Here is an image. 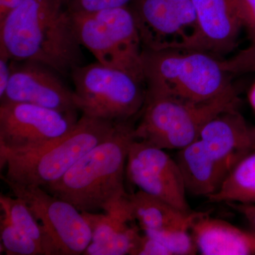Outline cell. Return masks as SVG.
I'll use <instances>...</instances> for the list:
<instances>
[{"label":"cell","instance_id":"cell-1","mask_svg":"<svg viewBox=\"0 0 255 255\" xmlns=\"http://www.w3.org/2000/svg\"><path fill=\"white\" fill-rule=\"evenodd\" d=\"M73 15L60 0H23L0 22V51L16 61L38 62L70 75L82 65Z\"/></svg>","mask_w":255,"mask_h":255},{"label":"cell","instance_id":"cell-2","mask_svg":"<svg viewBox=\"0 0 255 255\" xmlns=\"http://www.w3.org/2000/svg\"><path fill=\"white\" fill-rule=\"evenodd\" d=\"M134 128L117 124L106 140L79 159L63 177L43 187L82 213L110 211L126 197L124 175Z\"/></svg>","mask_w":255,"mask_h":255},{"label":"cell","instance_id":"cell-3","mask_svg":"<svg viewBox=\"0 0 255 255\" xmlns=\"http://www.w3.org/2000/svg\"><path fill=\"white\" fill-rule=\"evenodd\" d=\"M142 61L147 95L203 103L233 87L221 60L205 52L143 48Z\"/></svg>","mask_w":255,"mask_h":255},{"label":"cell","instance_id":"cell-4","mask_svg":"<svg viewBox=\"0 0 255 255\" xmlns=\"http://www.w3.org/2000/svg\"><path fill=\"white\" fill-rule=\"evenodd\" d=\"M117 124L82 114L73 130L58 140L23 153L0 154L1 168L6 167L1 179L21 185L46 187L110 136Z\"/></svg>","mask_w":255,"mask_h":255},{"label":"cell","instance_id":"cell-5","mask_svg":"<svg viewBox=\"0 0 255 255\" xmlns=\"http://www.w3.org/2000/svg\"><path fill=\"white\" fill-rule=\"evenodd\" d=\"M238 102L233 87L203 103L146 94L141 119L134 128V136L135 140L164 150H179L199 139L201 130L211 119L225 111L237 108Z\"/></svg>","mask_w":255,"mask_h":255},{"label":"cell","instance_id":"cell-6","mask_svg":"<svg viewBox=\"0 0 255 255\" xmlns=\"http://www.w3.org/2000/svg\"><path fill=\"white\" fill-rule=\"evenodd\" d=\"M71 14L80 43L99 63L127 72L145 83L143 45L130 5Z\"/></svg>","mask_w":255,"mask_h":255},{"label":"cell","instance_id":"cell-7","mask_svg":"<svg viewBox=\"0 0 255 255\" xmlns=\"http://www.w3.org/2000/svg\"><path fill=\"white\" fill-rule=\"evenodd\" d=\"M70 75L78 110L84 115L122 123L145 105V83L123 70L97 61L80 65Z\"/></svg>","mask_w":255,"mask_h":255},{"label":"cell","instance_id":"cell-8","mask_svg":"<svg viewBox=\"0 0 255 255\" xmlns=\"http://www.w3.org/2000/svg\"><path fill=\"white\" fill-rule=\"evenodd\" d=\"M77 112L21 102L0 104V154L23 153L58 140L78 123Z\"/></svg>","mask_w":255,"mask_h":255},{"label":"cell","instance_id":"cell-9","mask_svg":"<svg viewBox=\"0 0 255 255\" xmlns=\"http://www.w3.org/2000/svg\"><path fill=\"white\" fill-rule=\"evenodd\" d=\"M2 180L14 196L27 204L50 235L60 255L84 254L92 243V236L82 212L43 187Z\"/></svg>","mask_w":255,"mask_h":255},{"label":"cell","instance_id":"cell-10","mask_svg":"<svg viewBox=\"0 0 255 255\" xmlns=\"http://www.w3.org/2000/svg\"><path fill=\"white\" fill-rule=\"evenodd\" d=\"M130 6L144 48L182 49L195 34L192 0H133Z\"/></svg>","mask_w":255,"mask_h":255},{"label":"cell","instance_id":"cell-11","mask_svg":"<svg viewBox=\"0 0 255 255\" xmlns=\"http://www.w3.org/2000/svg\"><path fill=\"white\" fill-rule=\"evenodd\" d=\"M127 174L139 190L156 196L184 212H191L180 169L177 161L164 149L134 140L128 155Z\"/></svg>","mask_w":255,"mask_h":255},{"label":"cell","instance_id":"cell-12","mask_svg":"<svg viewBox=\"0 0 255 255\" xmlns=\"http://www.w3.org/2000/svg\"><path fill=\"white\" fill-rule=\"evenodd\" d=\"M61 75L38 62L11 61V76L1 102H21L41 106L61 112H77L74 90Z\"/></svg>","mask_w":255,"mask_h":255},{"label":"cell","instance_id":"cell-13","mask_svg":"<svg viewBox=\"0 0 255 255\" xmlns=\"http://www.w3.org/2000/svg\"><path fill=\"white\" fill-rule=\"evenodd\" d=\"M196 31L185 49L223 55L236 46L243 25L235 0H192Z\"/></svg>","mask_w":255,"mask_h":255},{"label":"cell","instance_id":"cell-14","mask_svg":"<svg viewBox=\"0 0 255 255\" xmlns=\"http://www.w3.org/2000/svg\"><path fill=\"white\" fill-rule=\"evenodd\" d=\"M199 139L215 158L233 168L255 150V128L250 127L237 108L225 111L211 119Z\"/></svg>","mask_w":255,"mask_h":255},{"label":"cell","instance_id":"cell-15","mask_svg":"<svg viewBox=\"0 0 255 255\" xmlns=\"http://www.w3.org/2000/svg\"><path fill=\"white\" fill-rule=\"evenodd\" d=\"M176 161L187 192L207 199L219 190L232 169L215 158L199 138L179 149Z\"/></svg>","mask_w":255,"mask_h":255},{"label":"cell","instance_id":"cell-16","mask_svg":"<svg viewBox=\"0 0 255 255\" xmlns=\"http://www.w3.org/2000/svg\"><path fill=\"white\" fill-rule=\"evenodd\" d=\"M198 251L204 255H255V232L245 231L203 213L191 228Z\"/></svg>","mask_w":255,"mask_h":255},{"label":"cell","instance_id":"cell-17","mask_svg":"<svg viewBox=\"0 0 255 255\" xmlns=\"http://www.w3.org/2000/svg\"><path fill=\"white\" fill-rule=\"evenodd\" d=\"M134 219L142 231L183 228L191 230L203 212H184L159 198L138 190L128 194Z\"/></svg>","mask_w":255,"mask_h":255},{"label":"cell","instance_id":"cell-18","mask_svg":"<svg viewBox=\"0 0 255 255\" xmlns=\"http://www.w3.org/2000/svg\"><path fill=\"white\" fill-rule=\"evenodd\" d=\"M208 199L214 203L255 204V150L233 167L219 190Z\"/></svg>","mask_w":255,"mask_h":255},{"label":"cell","instance_id":"cell-19","mask_svg":"<svg viewBox=\"0 0 255 255\" xmlns=\"http://www.w3.org/2000/svg\"><path fill=\"white\" fill-rule=\"evenodd\" d=\"M0 204L7 210L14 226L42 247L46 255H60L53 240L27 204L20 199L1 196Z\"/></svg>","mask_w":255,"mask_h":255},{"label":"cell","instance_id":"cell-20","mask_svg":"<svg viewBox=\"0 0 255 255\" xmlns=\"http://www.w3.org/2000/svg\"><path fill=\"white\" fill-rule=\"evenodd\" d=\"M0 236L1 248L7 255H46V252L36 242L28 237L16 228L7 210L1 206Z\"/></svg>","mask_w":255,"mask_h":255},{"label":"cell","instance_id":"cell-21","mask_svg":"<svg viewBox=\"0 0 255 255\" xmlns=\"http://www.w3.org/2000/svg\"><path fill=\"white\" fill-rule=\"evenodd\" d=\"M141 236L138 228L130 225L105 241L92 242L83 255H135Z\"/></svg>","mask_w":255,"mask_h":255},{"label":"cell","instance_id":"cell-22","mask_svg":"<svg viewBox=\"0 0 255 255\" xmlns=\"http://www.w3.org/2000/svg\"><path fill=\"white\" fill-rule=\"evenodd\" d=\"M189 230L175 228L143 232L159 241L170 255H196L199 251L194 238L189 234Z\"/></svg>","mask_w":255,"mask_h":255},{"label":"cell","instance_id":"cell-23","mask_svg":"<svg viewBox=\"0 0 255 255\" xmlns=\"http://www.w3.org/2000/svg\"><path fill=\"white\" fill-rule=\"evenodd\" d=\"M221 64L229 74L255 73V43H251L232 58L221 60Z\"/></svg>","mask_w":255,"mask_h":255},{"label":"cell","instance_id":"cell-24","mask_svg":"<svg viewBox=\"0 0 255 255\" xmlns=\"http://www.w3.org/2000/svg\"><path fill=\"white\" fill-rule=\"evenodd\" d=\"M133 0H70L67 9L70 13H92L128 6Z\"/></svg>","mask_w":255,"mask_h":255},{"label":"cell","instance_id":"cell-25","mask_svg":"<svg viewBox=\"0 0 255 255\" xmlns=\"http://www.w3.org/2000/svg\"><path fill=\"white\" fill-rule=\"evenodd\" d=\"M238 16L251 43H255V0H235Z\"/></svg>","mask_w":255,"mask_h":255},{"label":"cell","instance_id":"cell-26","mask_svg":"<svg viewBox=\"0 0 255 255\" xmlns=\"http://www.w3.org/2000/svg\"><path fill=\"white\" fill-rule=\"evenodd\" d=\"M135 255H170L168 251L159 241L147 236L142 235Z\"/></svg>","mask_w":255,"mask_h":255},{"label":"cell","instance_id":"cell-27","mask_svg":"<svg viewBox=\"0 0 255 255\" xmlns=\"http://www.w3.org/2000/svg\"><path fill=\"white\" fill-rule=\"evenodd\" d=\"M11 61L9 56L0 51V98L4 95L11 76Z\"/></svg>","mask_w":255,"mask_h":255},{"label":"cell","instance_id":"cell-28","mask_svg":"<svg viewBox=\"0 0 255 255\" xmlns=\"http://www.w3.org/2000/svg\"><path fill=\"white\" fill-rule=\"evenodd\" d=\"M227 204L230 207H232L246 218L255 232V204H241V203H227Z\"/></svg>","mask_w":255,"mask_h":255},{"label":"cell","instance_id":"cell-29","mask_svg":"<svg viewBox=\"0 0 255 255\" xmlns=\"http://www.w3.org/2000/svg\"><path fill=\"white\" fill-rule=\"evenodd\" d=\"M23 0H0V22L23 2Z\"/></svg>","mask_w":255,"mask_h":255},{"label":"cell","instance_id":"cell-30","mask_svg":"<svg viewBox=\"0 0 255 255\" xmlns=\"http://www.w3.org/2000/svg\"><path fill=\"white\" fill-rule=\"evenodd\" d=\"M248 98H249L250 103H251L252 107H253V110L255 112V82L253 86L251 87V90H250Z\"/></svg>","mask_w":255,"mask_h":255},{"label":"cell","instance_id":"cell-31","mask_svg":"<svg viewBox=\"0 0 255 255\" xmlns=\"http://www.w3.org/2000/svg\"><path fill=\"white\" fill-rule=\"evenodd\" d=\"M60 1H61L62 2H63V4L65 5V6H66L67 8V5H68L69 1H70V0H60Z\"/></svg>","mask_w":255,"mask_h":255}]
</instances>
